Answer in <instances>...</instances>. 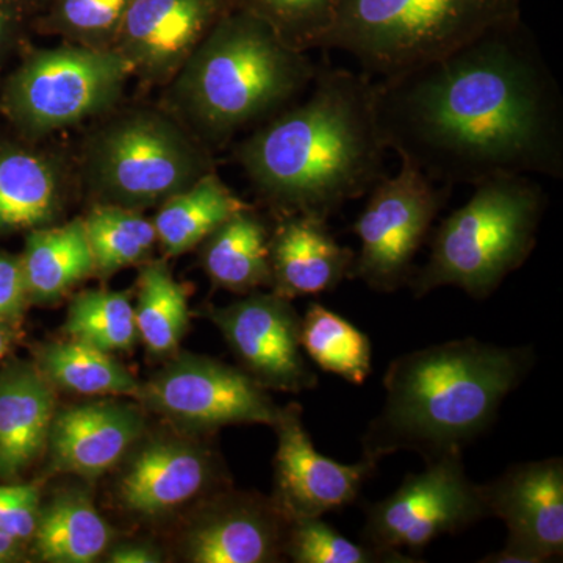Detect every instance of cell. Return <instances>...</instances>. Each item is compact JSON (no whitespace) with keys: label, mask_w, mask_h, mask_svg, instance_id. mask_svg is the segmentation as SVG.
<instances>
[{"label":"cell","mask_w":563,"mask_h":563,"mask_svg":"<svg viewBox=\"0 0 563 563\" xmlns=\"http://www.w3.org/2000/svg\"><path fill=\"white\" fill-rule=\"evenodd\" d=\"M162 555L143 543H122L114 548L107 561L111 563H157L162 562Z\"/></svg>","instance_id":"8d00e7d4"},{"label":"cell","mask_w":563,"mask_h":563,"mask_svg":"<svg viewBox=\"0 0 563 563\" xmlns=\"http://www.w3.org/2000/svg\"><path fill=\"white\" fill-rule=\"evenodd\" d=\"M398 490L366 509L363 540L390 553L420 554L446 533L490 518L483 485L470 479L462 453L426 462Z\"/></svg>","instance_id":"30bf717a"},{"label":"cell","mask_w":563,"mask_h":563,"mask_svg":"<svg viewBox=\"0 0 563 563\" xmlns=\"http://www.w3.org/2000/svg\"><path fill=\"white\" fill-rule=\"evenodd\" d=\"M139 282V301L133 307L140 339L151 354H172L190 322L187 288L162 261L147 263Z\"/></svg>","instance_id":"83f0119b"},{"label":"cell","mask_w":563,"mask_h":563,"mask_svg":"<svg viewBox=\"0 0 563 563\" xmlns=\"http://www.w3.org/2000/svg\"><path fill=\"white\" fill-rule=\"evenodd\" d=\"M277 432L276 504L288 521L324 517L342 510L361 495L363 484L377 463H340L314 450L310 433L303 428L299 404L282 409Z\"/></svg>","instance_id":"5bb4252c"},{"label":"cell","mask_w":563,"mask_h":563,"mask_svg":"<svg viewBox=\"0 0 563 563\" xmlns=\"http://www.w3.org/2000/svg\"><path fill=\"white\" fill-rule=\"evenodd\" d=\"M301 346L322 372L362 385L372 374L373 347L368 335L346 318L312 302L301 318Z\"/></svg>","instance_id":"4316f807"},{"label":"cell","mask_w":563,"mask_h":563,"mask_svg":"<svg viewBox=\"0 0 563 563\" xmlns=\"http://www.w3.org/2000/svg\"><path fill=\"white\" fill-rule=\"evenodd\" d=\"M209 318L220 329L243 372L263 388L301 393L318 385L301 346V317L291 299L277 292H251L225 307H211Z\"/></svg>","instance_id":"7c38bea8"},{"label":"cell","mask_w":563,"mask_h":563,"mask_svg":"<svg viewBox=\"0 0 563 563\" xmlns=\"http://www.w3.org/2000/svg\"><path fill=\"white\" fill-rule=\"evenodd\" d=\"M229 10L228 0H131L113 47L141 79L168 81Z\"/></svg>","instance_id":"9a60e30c"},{"label":"cell","mask_w":563,"mask_h":563,"mask_svg":"<svg viewBox=\"0 0 563 563\" xmlns=\"http://www.w3.org/2000/svg\"><path fill=\"white\" fill-rule=\"evenodd\" d=\"M533 362L531 346H498L476 339L395 358L384 377L383 410L362 439V459L379 463L399 451H415L429 462L462 453L490 428Z\"/></svg>","instance_id":"3957f363"},{"label":"cell","mask_w":563,"mask_h":563,"mask_svg":"<svg viewBox=\"0 0 563 563\" xmlns=\"http://www.w3.org/2000/svg\"><path fill=\"white\" fill-rule=\"evenodd\" d=\"M144 417L131 404L95 401L55 415L49 442L55 470L96 479L121 462L144 431Z\"/></svg>","instance_id":"2e32d148"},{"label":"cell","mask_w":563,"mask_h":563,"mask_svg":"<svg viewBox=\"0 0 563 563\" xmlns=\"http://www.w3.org/2000/svg\"><path fill=\"white\" fill-rule=\"evenodd\" d=\"M317 69L266 22L229 10L174 77L173 101L206 146H221L298 101Z\"/></svg>","instance_id":"277c9868"},{"label":"cell","mask_w":563,"mask_h":563,"mask_svg":"<svg viewBox=\"0 0 563 563\" xmlns=\"http://www.w3.org/2000/svg\"><path fill=\"white\" fill-rule=\"evenodd\" d=\"M21 554V543L11 539L0 529V563L16 561Z\"/></svg>","instance_id":"74e56055"},{"label":"cell","mask_w":563,"mask_h":563,"mask_svg":"<svg viewBox=\"0 0 563 563\" xmlns=\"http://www.w3.org/2000/svg\"><path fill=\"white\" fill-rule=\"evenodd\" d=\"M473 188L437 228L428 262L409 282L415 298L442 287L488 298L532 254L548 206L542 185L531 176H498Z\"/></svg>","instance_id":"5b68a950"},{"label":"cell","mask_w":563,"mask_h":563,"mask_svg":"<svg viewBox=\"0 0 563 563\" xmlns=\"http://www.w3.org/2000/svg\"><path fill=\"white\" fill-rule=\"evenodd\" d=\"M66 181L54 155L0 136V236L51 225L63 209Z\"/></svg>","instance_id":"ffe728a7"},{"label":"cell","mask_w":563,"mask_h":563,"mask_svg":"<svg viewBox=\"0 0 563 563\" xmlns=\"http://www.w3.org/2000/svg\"><path fill=\"white\" fill-rule=\"evenodd\" d=\"M131 74L114 47L32 51L3 81L0 113L21 139H41L109 110Z\"/></svg>","instance_id":"ba28073f"},{"label":"cell","mask_w":563,"mask_h":563,"mask_svg":"<svg viewBox=\"0 0 563 563\" xmlns=\"http://www.w3.org/2000/svg\"><path fill=\"white\" fill-rule=\"evenodd\" d=\"M54 417V387L38 366L0 374V479L20 476L46 450Z\"/></svg>","instance_id":"44dd1931"},{"label":"cell","mask_w":563,"mask_h":563,"mask_svg":"<svg viewBox=\"0 0 563 563\" xmlns=\"http://www.w3.org/2000/svg\"><path fill=\"white\" fill-rule=\"evenodd\" d=\"M139 398L151 410L190 431H214L222 426H276L282 409L266 388L225 363L181 354L141 384Z\"/></svg>","instance_id":"8fae6325"},{"label":"cell","mask_w":563,"mask_h":563,"mask_svg":"<svg viewBox=\"0 0 563 563\" xmlns=\"http://www.w3.org/2000/svg\"><path fill=\"white\" fill-rule=\"evenodd\" d=\"M523 0H342L321 49L346 52L387 79L515 24Z\"/></svg>","instance_id":"8992f818"},{"label":"cell","mask_w":563,"mask_h":563,"mask_svg":"<svg viewBox=\"0 0 563 563\" xmlns=\"http://www.w3.org/2000/svg\"><path fill=\"white\" fill-rule=\"evenodd\" d=\"M269 236L265 221L247 207L203 240V269L217 287L229 291L252 292L272 287Z\"/></svg>","instance_id":"7402d4cb"},{"label":"cell","mask_w":563,"mask_h":563,"mask_svg":"<svg viewBox=\"0 0 563 563\" xmlns=\"http://www.w3.org/2000/svg\"><path fill=\"white\" fill-rule=\"evenodd\" d=\"M306 98L285 107L236 146L235 158L282 217L328 221L385 177L374 80L318 66Z\"/></svg>","instance_id":"7a4b0ae2"},{"label":"cell","mask_w":563,"mask_h":563,"mask_svg":"<svg viewBox=\"0 0 563 563\" xmlns=\"http://www.w3.org/2000/svg\"><path fill=\"white\" fill-rule=\"evenodd\" d=\"M355 252L329 232L328 221L282 217L269 236L272 287L287 299L318 296L350 279Z\"/></svg>","instance_id":"ac0fdd59"},{"label":"cell","mask_w":563,"mask_h":563,"mask_svg":"<svg viewBox=\"0 0 563 563\" xmlns=\"http://www.w3.org/2000/svg\"><path fill=\"white\" fill-rule=\"evenodd\" d=\"M490 518L507 526L501 550L484 563H543L563 554V462L561 457L517 463L483 485Z\"/></svg>","instance_id":"4fadbf2b"},{"label":"cell","mask_w":563,"mask_h":563,"mask_svg":"<svg viewBox=\"0 0 563 563\" xmlns=\"http://www.w3.org/2000/svg\"><path fill=\"white\" fill-rule=\"evenodd\" d=\"M288 520L276 504L225 498L188 532L185 551L195 563H265L284 554Z\"/></svg>","instance_id":"e0dca14e"},{"label":"cell","mask_w":563,"mask_h":563,"mask_svg":"<svg viewBox=\"0 0 563 563\" xmlns=\"http://www.w3.org/2000/svg\"><path fill=\"white\" fill-rule=\"evenodd\" d=\"M85 179L107 206L140 210L158 206L214 172L206 144L155 110H131L92 135Z\"/></svg>","instance_id":"52a82bcc"},{"label":"cell","mask_w":563,"mask_h":563,"mask_svg":"<svg viewBox=\"0 0 563 563\" xmlns=\"http://www.w3.org/2000/svg\"><path fill=\"white\" fill-rule=\"evenodd\" d=\"M33 540L44 562L91 563L109 548L111 529L85 493L70 490L41 509Z\"/></svg>","instance_id":"d4e9b609"},{"label":"cell","mask_w":563,"mask_h":563,"mask_svg":"<svg viewBox=\"0 0 563 563\" xmlns=\"http://www.w3.org/2000/svg\"><path fill=\"white\" fill-rule=\"evenodd\" d=\"M342 0H236V9L266 22L292 49H321Z\"/></svg>","instance_id":"1f68e13d"},{"label":"cell","mask_w":563,"mask_h":563,"mask_svg":"<svg viewBox=\"0 0 563 563\" xmlns=\"http://www.w3.org/2000/svg\"><path fill=\"white\" fill-rule=\"evenodd\" d=\"M131 0H62L57 21L60 27L87 46H101V41L113 35Z\"/></svg>","instance_id":"d6a6232c"},{"label":"cell","mask_w":563,"mask_h":563,"mask_svg":"<svg viewBox=\"0 0 563 563\" xmlns=\"http://www.w3.org/2000/svg\"><path fill=\"white\" fill-rule=\"evenodd\" d=\"M385 147L437 184L563 177V98L523 20L374 80Z\"/></svg>","instance_id":"6da1fadb"},{"label":"cell","mask_w":563,"mask_h":563,"mask_svg":"<svg viewBox=\"0 0 563 563\" xmlns=\"http://www.w3.org/2000/svg\"><path fill=\"white\" fill-rule=\"evenodd\" d=\"M213 457L191 442L161 440L139 451L122 476L125 509L144 517L168 514L201 495L213 483Z\"/></svg>","instance_id":"d6986e66"},{"label":"cell","mask_w":563,"mask_h":563,"mask_svg":"<svg viewBox=\"0 0 563 563\" xmlns=\"http://www.w3.org/2000/svg\"><path fill=\"white\" fill-rule=\"evenodd\" d=\"M40 490L35 485H0V529L25 543L33 539L38 525Z\"/></svg>","instance_id":"836d02e7"},{"label":"cell","mask_w":563,"mask_h":563,"mask_svg":"<svg viewBox=\"0 0 563 563\" xmlns=\"http://www.w3.org/2000/svg\"><path fill=\"white\" fill-rule=\"evenodd\" d=\"M284 554L296 563H412L418 559L390 553L368 543H355L343 537L322 517L288 521Z\"/></svg>","instance_id":"4dcf8cb0"},{"label":"cell","mask_w":563,"mask_h":563,"mask_svg":"<svg viewBox=\"0 0 563 563\" xmlns=\"http://www.w3.org/2000/svg\"><path fill=\"white\" fill-rule=\"evenodd\" d=\"M29 302L21 257L0 252V320L16 321Z\"/></svg>","instance_id":"e575fe53"},{"label":"cell","mask_w":563,"mask_h":563,"mask_svg":"<svg viewBox=\"0 0 563 563\" xmlns=\"http://www.w3.org/2000/svg\"><path fill=\"white\" fill-rule=\"evenodd\" d=\"M65 332L69 339L106 352L131 351L140 340L135 307L125 292L87 290L69 303Z\"/></svg>","instance_id":"f546056e"},{"label":"cell","mask_w":563,"mask_h":563,"mask_svg":"<svg viewBox=\"0 0 563 563\" xmlns=\"http://www.w3.org/2000/svg\"><path fill=\"white\" fill-rule=\"evenodd\" d=\"M247 207L217 173L206 174L187 190L162 203L154 221L157 243L165 254H185Z\"/></svg>","instance_id":"cb8c5ba5"},{"label":"cell","mask_w":563,"mask_h":563,"mask_svg":"<svg viewBox=\"0 0 563 563\" xmlns=\"http://www.w3.org/2000/svg\"><path fill=\"white\" fill-rule=\"evenodd\" d=\"M18 38V11L10 0H0V65L7 60Z\"/></svg>","instance_id":"d590c367"},{"label":"cell","mask_w":563,"mask_h":563,"mask_svg":"<svg viewBox=\"0 0 563 563\" xmlns=\"http://www.w3.org/2000/svg\"><path fill=\"white\" fill-rule=\"evenodd\" d=\"M451 190L406 161H401L396 176L377 181L355 221L361 252L355 255L350 279L362 280L377 292H395L409 284L415 255L428 239Z\"/></svg>","instance_id":"9c48e42d"},{"label":"cell","mask_w":563,"mask_h":563,"mask_svg":"<svg viewBox=\"0 0 563 563\" xmlns=\"http://www.w3.org/2000/svg\"><path fill=\"white\" fill-rule=\"evenodd\" d=\"M14 335H16L14 321L0 320V361L10 351L11 344L14 342Z\"/></svg>","instance_id":"f35d334b"},{"label":"cell","mask_w":563,"mask_h":563,"mask_svg":"<svg viewBox=\"0 0 563 563\" xmlns=\"http://www.w3.org/2000/svg\"><path fill=\"white\" fill-rule=\"evenodd\" d=\"M29 301L57 302L95 273L84 220L33 229L21 255Z\"/></svg>","instance_id":"603a6c76"},{"label":"cell","mask_w":563,"mask_h":563,"mask_svg":"<svg viewBox=\"0 0 563 563\" xmlns=\"http://www.w3.org/2000/svg\"><path fill=\"white\" fill-rule=\"evenodd\" d=\"M40 372L52 387L85 396H139V379L110 352L77 342L46 344L38 355Z\"/></svg>","instance_id":"484cf974"},{"label":"cell","mask_w":563,"mask_h":563,"mask_svg":"<svg viewBox=\"0 0 563 563\" xmlns=\"http://www.w3.org/2000/svg\"><path fill=\"white\" fill-rule=\"evenodd\" d=\"M84 225L95 273L101 276L144 261L157 243L154 222L146 220L139 210L125 207L101 203L88 213Z\"/></svg>","instance_id":"f1b7e54d"}]
</instances>
